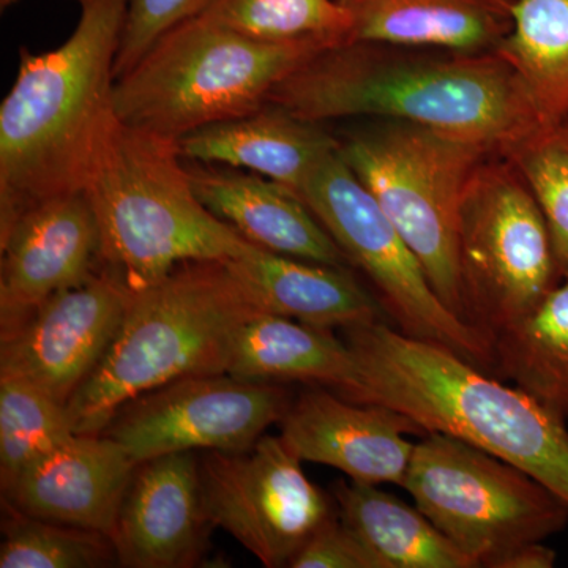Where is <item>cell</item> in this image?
<instances>
[{"instance_id":"obj_1","label":"cell","mask_w":568,"mask_h":568,"mask_svg":"<svg viewBox=\"0 0 568 568\" xmlns=\"http://www.w3.org/2000/svg\"><path fill=\"white\" fill-rule=\"evenodd\" d=\"M267 103L316 123H416L500 156L548 129L517 71L495 51L351 41L302 63Z\"/></svg>"},{"instance_id":"obj_2","label":"cell","mask_w":568,"mask_h":568,"mask_svg":"<svg viewBox=\"0 0 568 568\" xmlns=\"http://www.w3.org/2000/svg\"><path fill=\"white\" fill-rule=\"evenodd\" d=\"M77 28L51 51H22L0 106V234L22 213L82 192L111 118L129 0H71Z\"/></svg>"},{"instance_id":"obj_3","label":"cell","mask_w":568,"mask_h":568,"mask_svg":"<svg viewBox=\"0 0 568 568\" xmlns=\"http://www.w3.org/2000/svg\"><path fill=\"white\" fill-rule=\"evenodd\" d=\"M361 366L364 394L406 414L424 433H444L519 467L568 504L567 422L488 376L446 346L386 321L343 328Z\"/></svg>"},{"instance_id":"obj_4","label":"cell","mask_w":568,"mask_h":568,"mask_svg":"<svg viewBox=\"0 0 568 568\" xmlns=\"http://www.w3.org/2000/svg\"><path fill=\"white\" fill-rule=\"evenodd\" d=\"M256 313L227 261L182 264L132 291L106 354L67 403L74 433L100 435L126 403L173 381L224 375L239 331Z\"/></svg>"},{"instance_id":"obj_5","label":"cell","mask_w":568,"mask_h":568,"mask_svg":"<svg viewBox=\"0 0 568 568\" xmlns=\"http://www.w3.org/2000/svg\"><path fill=\"white\" fill-rule=\"evenodd\" d=\"M82 192L102 235V267L136 291L194 261H233L257 248L194 192L179 141L104 123Z\"/></svg>"},{"instance_id":"obj_6","label":"cell","mask_w":568,"mask_h":568,"mask_svg":"<svg viewBox=\"0 0 568 568\" xmlns=\"http://www.w3.org/2000/svg\"><path fill=\"white\" fill-rule=\"evenodd\" d=\"M325 48L253 39L193 14L115 80L112 110L133 129L179 141L261 110L284 78Z\"/></svg>"},{"instance_id":"obj_7","label":"cell","mask_w":568,"mask_h":568,"mask_svg":"<svg viewBox=\"0 0 568 568\" xmlns=\"http://www.w3.org/2000/svg\"><path fill=\"white\" fill-rule=\"evenodd\" d=\"M362 121L336 136L339 155L417 254L440 301L466 320L458 276L459 209L470 175L491 153L416 123Z\"/></svg>"},{"instance_id":"obj_8","label":"cell","mask_w":568,"mask_h":568,"mask_svg":"<svg viewBox=\"0 0 568 568\" xmlns=\"http://www.w3.org/2000/svg\"><path fill=\"white\" fill-rule=\"evenodd\" d=\"M403 488L476 567L566 528L568 504L519 467L444 433L416 444Z\"/></svg>"},{"instance_id":"obj_9","label":"cell","mask_w":568,"mask_h":568,"mask_svg":"<svg viewBox=\"0 0 568 568\" xmlns=\"http://www.w3.org/2000/svg\"><path fill=\"white\" fill-rule=\"evenodd\" d=\"M457 257L466 320L493 336L528 315L562 278L544 215L507 156H487L470 175Z\"/></svg>"},{"instance_id":"obj_10","label":"cell","mask_w":568,"mask_h":568,"mask_svg":"<svg viewBox=\"0 0 568 568\" xmlns=\"http://www.w3.org/2000/svg\"><path fill=\"white\" fill-rule=\"evenodd\" d=\"M298 196L349 264L364 272L398 331L446 346L480 368L493 366L495 336L440 301L417 254L338 151L321 164Z\"/></svg>"},{"instance_id":"obj_11","label":"cell","mask_w":568,"mask_h":568,"mask_svg":"<svg viewBox=\"0 0 568 568\" xmlns=\"http://www.w3.org/2000/svg\"><path fill=\"white\" fill-rule=\"evenodd\" d=\"M200 473L212 528L226 530L267 568L290 567L332 515L282 436L264 435L244 452H207Z\"/></svg>"},{"instance_id":"obj_12","label":"cell","mask_w":568,"mask_h":568,"mask_svg":"<svg viewBox=\"0 0 568 568\" xmlns=\"http://www.w3.org/2000/svg\"><path fill=\"white\" fill-rule=\"evenodd\" d=\"M291 403L280 383L227 373L182 377L126 403L103 435L118 440L136 465L182 452H244L282 422Z\"/></svg>"},{"instance_id":"obj_13","label":"cell","mask_w":568,"mask_h":568,"mask_svg":"<svg viewBox=\"0 0 568 568\" xmlns=\"http://www.w3.org/2000/svg\"><path fill=\"white\" fill-rule=\"evenodd\" d=\"M130 295L129 284L106 267L52 295L2 338L0 376L29 381L67 405L106 354Z\"/></svg>"},{"instance_id":"obj_14","label":"cell","mask_w":568,"mask_h":568,"mask_svg":"<svg viewBox=\"0 0 568 568\" xmlns=\"http://www.w3.org/2000/svg\"><path fill=\"white\" fill-rule=\"evenodd\" d=\"M0 327L13 334L52 295L102 268V235L88 194H62L22 213L0 234Z\"/></svg>"},{"instance_id":"obj_15","label":"cell","mask_w":568,"mask_h":568,"mask_svg":"<svg viewBox=\"0 0 568 568\" xmlns=\"http://www.w3.org/2000/svg\"><path fill=\"white\" fill-rule=\"evenodd\" d=\"M280 425V436L302 462L335 467L351 480L399 487L416 448L406 436H425L399 410L317 386L293 399Z\"/></svg>"},{"instance_id":"obj_16","label":"cell","mask_w":568,"mask_h":568,"mask_svg":"<svg viewBox=\"0 0 568 568\" xmlns=\"http://www.w3.org/2000/svg\"><path fill=\"white\" fill-rule=\"evenodd\" d=\"M209 526L200 463L182 452L136 466L111 540L122 567H193L204 555Z\"/></svg>"},{"instance_id":"obj_17","label":"cell","mask_w":568,"mask_h":568,"mask_svg":"<svg viewBox=\"0 0 568 568\" xmlns=\"http://www.w3.org/2000/svg\"><path fill=\"white\" fill-rule=\"evenodd\" d=\"M136 466L112 437L77 435L29 467L7 493V504L111 537Z\"/></svg>"},{"instance_id":"obj_18","label":"cell","mask_w":568,"mask_h":568,"mask_svg":"<svg viewBox=\"0 0 568 568\" xmlns=\"http://www.w3.org/2000/svg\"><path fill=\"white\" fill-rule=\"evenodd\" d=\"M186 168L201 203L252 244L312 263L349 267L346 254L293 190L220 164L186 162Z\"/></svg>"},{"instance_id":"obj_19","label":"cell","mask_w":568,"mask_h":568,"mask_svg":"<svg viewBox=\"0 0 568 568\" xmlns=\"http://www.w3.org/2000/svg\"><path fill=\"white\" fill-rule=\"evenodd\" d=\"M179 149L186 162L250 171L298 194L338 151V138L325 132L323 123L304 121L267 103L252 114L185 134Z\"/></svg>"},{"instance_id":"obj_20","label":"cell","mask_w":568,"mask_h":568,"mask_svg":"<svg viewBox=\"0 0 568 568\" xmlns=\"http://www.w3.org/2000/svg\"><path fill=\"white\" fill-rule=\"evenodd\" d=\"M261 312L317 328H347L386 321L376 295L345 267H332L257 246L227 261Z\"/></svg>"},{"instance_id":"obj_21","label":"cell","mask_w":568,"mask_h":568,"mask_svg":"<svg viewBox=\"0 0 568 568\" xmlns=\"http://www.w3.org/2000/svg\"><path fill=\"white\" fill-rule=\"evenodd\" d=\"M227 375L256 383L325 387L353 402L364 394L361 366L345 338L290 317L256 313L235 338Z\"/></svg>"},{"instance_id":"obj_22","label":"cell","mask_w":568,"mask_h":568,"mask_svg":"<svg viewBox=\"0 0 568 568\" xmlns=\"http://www.w3.org/2000/svg\"><path fill=\"white\" fill-rule=\"evenodd\" d=\"M338 2L353 20L351 41H376L458 52H491L510 32L515 0Z\"/></svg>"},{"instance_id":"obj_23","label":"cell","mask_w":568,"mask_h":568,"mask_svg":"<svg viewBox=\"0 0 568 568\" xmlns=\"http://www.w3.org/2000/svg\"><path fill=\"white\" fill-rule=\"evenodd\" d=\"M364 481L338 480V518L386 568H474L473 560L417 507Z\"/></svg>"},{"instance_id":"obj_24","label":"cell","mask_w":568,"mask_h":568,"mask_svg":"<svg viewBox=\"0 0 568 568\" xmlns=\"http://www.w3.org/2000/svg\"><path fill=\"white\" fill-rule=\"evenodd\" d=\"M500 376L568 424V274L528 315L495 334Z\"/></svg>"},{"instance_id":"obj_25","label":"cell","mask_w":568,"mask_h":568,"mask_svg":"<svg viewBox=\"0 0 568 568\" xmlns=\"http://www.w3.org/2000/svg\"><path fill=\"white\" fill-rule=\"evenodd\" d=\"M497 54L528 89L548 129L568 119V0H515Z\"/></svg>"},{"instance_id":"obj_26","label":"cell","mask_w":568,"mask_h":568,"mask_svg":"<svg viewBox=\"0 0 568 568\" xmlns=\"http://www.w3.org/2000/svg\"><path fill=\"white\" fill-rule=\"evenodd\" d=\"M77 436L67 405L14 376H0V485L3 495L41 458Z\"/></svg>"},{"instance_id":"obj_27","label":"cell","mask_w":568,"mask_h":568,"mask_svg":"<svg viewBox=\"0 0 568 568\" xmlns=\"http://www.w3.org/2000/svg\"><path fill=\"white\" fill-rule=\"evenodd\" d=\"M194 14L265 41L349 43L353 20L338 0H203Z\"/></svg>"},{"instance_id":"obj_28","label":"cell","mask_w":568,"mask_h":568,"mask_svg":"<svg viewBox=\"0 0 568 568\" xmlns=\"http://www.w3.org/2000/svg\"><path fill=\"white\" fill-rule=\"evenodd\" d=\"M0 568H99L118 562L106 534L22 514L7 504Z\"/></svg>"},{"instance_id":"obj_29","label":"cell","mask_w":568,"mask_h":568,"mask_svg":"<svg viewBox=\"0 0 568 568\" xmlns=\"http://www.w3.org/2000/svg\"><path fill=\"white\" fill-rule=\"evenodd\" d=\"M540 209L560 274H568V130L560 125L530 138L507 156Z\"/></svg>"},{"instance_id":"obj_30","label":"cell","mask_w":568,"mask_h":568,"mask_svg":"<svg viewBox=\"0 0 568 568\" xmlns=\"http://www.w3.org/2000/svg\"><path fill=\"white\" fill-rule=\"evenodd\" d=\"M201 3L203 0H129L121 50L115 59V80L132 69L164 32L193 17Z\"/></svg>"},{"instance_id":"obj_31","label":"cell","mask_w":568,"mask_h":568,"mask_svg":"<svg viewBox=\"0 0 568 568\" xmlns=\"http://www.w3.org/2000/svg\"><path fill=\"white\" fill-rule=\"evenodd\" d=\"M293 568H386L364 541L331 515L291 560Z\"/></svg>"},{"instance_id":"obj_32","label":"cell","mask_w":568,"mask_h":568,"mask_svg":"<svg viewBox=\"0 0 568 568\" xmlns=\"http://www.w3.org/2000/svg\"><path fill=\"white\" fill-rule=\"evenodd\" d=\"M556 559L555 549L548 548L544 541H532L506 552L495 568H552Z\"/></svg>"},{"instance_id":"obj_33","label":"cell","mask_w":568,"mask_h":568,"mask_svg":"<svg viewBox=\"0 0 568 568\" xmlns=\"http://www.w3.org/2000/svg\"><path fill=\"white\" fill-rule=\"evenodd\" d=\"M17 3H20V0H0V9L2 11L11 9V7L17 6Z\"/></svg>"},{"instance_id":"obj_34","label":"cell","mask_w":568,"mask_h":568,"mask_svg":"<svg viewBox=\"0 0 568 568\" xmlns=\"http://www.w3.org/2000/svg\"><path fill=\"white\" fill-rule=\"evenodd\" d=\"M564 126H566V129L568 130V119H567L566 123H564Z\"/></svg>"}]
</instances>
